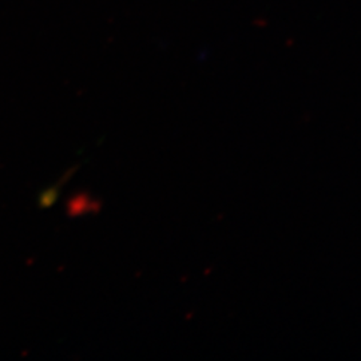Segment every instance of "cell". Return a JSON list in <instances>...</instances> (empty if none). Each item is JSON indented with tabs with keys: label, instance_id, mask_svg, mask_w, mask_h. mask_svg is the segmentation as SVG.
I'll list each match as a JSON object with an SVG mask.
<instances>
[{
	"label": "cell",
	"instance_id": "6da1fadb",
	"mask_svg": "<svg viewBox=\"0 0 361 361\" xmlns=\"http://www.w3.org/2000/svg\"><path fill=\"white\" fill-rule=\"evenodd\" d=\"M94 201H91L90 198L86 194H78L77 197L71 198L67 204V212L71 216H80L83 213L92 212V210H98V207H94Z\"/></svg>",
	"mask_w": 361,
	"mask_h": 361
}]
</instances>
